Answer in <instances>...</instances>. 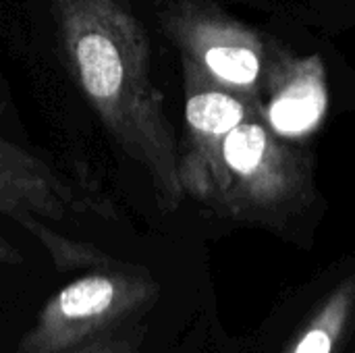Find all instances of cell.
Instances as JSON below:
<instances>
[{
    "label": "cell",
    "instance_id": "obj_1",
    "mask_svg": "<svg viewBox=\"0 0 355 353\" xmlns=\"http://www.w3.org/2000/svg\"><path fill=\"white\" fill-rule=\"evenodd\" d=\"M67 71L110 137L150 177L162 210L183 200L179 146L127 0H48Z\"/></svg>",
    "mask_w": 355,
    "mask_h": 353
},
{
    "label": "cell",
    "instance_id": "obj_2",
    "mask_svg": "<svg viewBox=\"0 0 355 353\" xmlns=\"http://www.w3.org/2000/svg\"><path fill=\"white\" fill-rule=\"evenodd\" d=\"M312 200V171L304 152L279 137L262 104L227 135L212 208L233 221L279 225Z\"/></svg>",
    "mask_w": 355,
    "mask_h": 353
},
{
    "label": "cell",
    "instance_id": "obj_3",
    "mask_svg": "<svg viewBox=\"0 0 355 353\" xmlns=\"http://www.w3.org/2000/svg\"><path fill=\"white\" fill-rule=\"evenodd\" d=\"M160 295L158 283L131 264L92 268L58 289L40 308L15 353H67L148 312Z\"/></svg>",
    "mask_w": 355,
    "mask_h": 353
},
{
    "label": "cell",
    "instance_id": "obj_4",
    "mask_svg": "<svg viewBox=\"0 0 355 353\" xmlns=\"http://www.w3.org/2000/svg\"><path fill=\"white\" fill-rule=\"evenodd\" d=\"M162 23L181 56L223 87L262 102L277 50L270 52L258 33L200 0H177Z\"/></svg>",
    "mask_w": 355,
    "mask_h": 353
},
{
    "label": "cell",
    "instance_id": "obj_5",
    "mask_svg": "<svg viewBox=\"0 0 355 353\" xmlns=\"http://www.w3.org/2000/svg\"><path fill=\"white\" fill-rule=\"evenodd\" d=\"M181 64L185 135L179 148V179L183 193L212 206L218 191L225 139L262 102L223 87L187 56H181Z\"/></svg>",
    "mask_w": 355,
    "mask_h": 353
},
{
    "label": "cell",
    "instance_id": "obj_6",
    "mask_svg": "<svg viewBox=\"0 0 355 353\" xmlns=\"http://www.w3.org/2000/svg\"><path fill=\"white\" fill-rule=\"evenodd\" d=\"M89 208L100 212V204L79 193L50 164L0 137V214L17 223L25 216L64 221Z\"/></svg>",
    "mask_w": 355,
    "mask_h": 353
},
{
    "label": "cell",
    "instance_id": "obj_7",
    "mask_svg": "<svg viewBox=\"0 0 355 353\" xmlns=\"http://www.w3.org/2000/svg\"><path fill=\"white\" fill-rule=\"evenodd\" d=\"M329 106L327 73L320 56H291L277 50L262 94V117L283 139H300L314 133Z\"/></svg>",
    "mask_w": 355,
    "mask_h": 353
},
{
    "label": "cell",
    "instance_id": "obj_8",
    "mask_svg": "<svg viewBox=\"0 0 355 353\" xmlns=\"http://www.w3.org/2000/svg\"><path fill=\"white\" fill-rule=\"evenodd\" d=\"M355 310V277L345 279L300 331L285 353H335Z\"/></svg>",
    "mask_w": 355,
    "mask_h": 353
},
{
    "label": "cell",
    "instance_id": "obj_9",
    "mask_svg": "<svg viewBox=\"0 0 355 353\" xmlns=\"http://www.w3.org/2000/svg\"><path fill=\"white\" fill-rule=\"evenodd\" d=\"M19 225L29 231L52 256V262L58 270H75V268H106L121 264L119 260L106 256L104 252L96 250L94 246L79 243L73 239H67L58 235L56 231L48 229L42 218L37 216H25L19 221Z\"/></svg>",
    "mask_w": 355,
    "mask_h": 353
},
{
    "label": "cell",
    "instance_id": "obj_10",
    "mask_svg": "<svg viewBox=\"0 0 355 353\" xmlns=\"http://www.w3.org/2000/svg\"><path fill=\"white\" fill-rule=\"evenodd\" d=\"M67 353H137V350L129 339H123V337H116L114 333H110L106 337H100L87 345L75 347Z\"/></svg>",
    "mask_w": 355,
    "mask_h": 353
},
{
    "label": "cell",
    "instance_id": "obj_11",
    "mask_svg": "<svg viewBox=\"0 0 355 353\" xmlns=\"http://www.w3.org/2000/svg\"><path fill=\"white\" fill-rule=\"evenodd\" d=\"M19 264H23L21 252H19L15 246H10L4 237H0V270H4V268H15V266H19Z\"/></svg>",
    "mask_w": 355,
    "mask_h": 353
}]
</instances>
